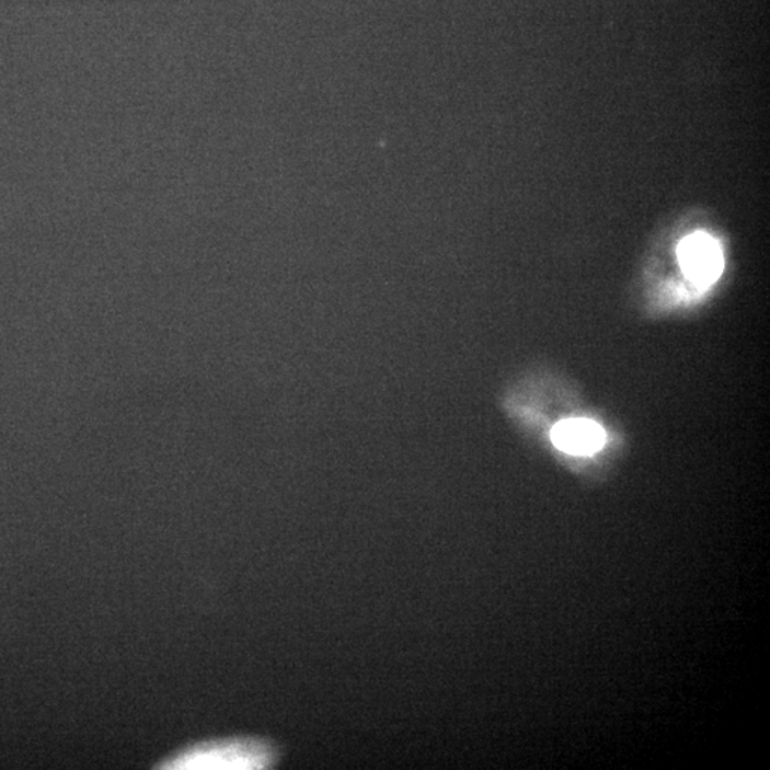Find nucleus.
<instances>
[{
    "instance_id": "nucleus-1",
    "label": "nucleus",
    "mask_w": 770,
    "mask_h": 770,
    "mask_svg": "<svg viewBox=\"0 0 770 770\" xmlns=\"http://www.w3.org/2000/svg\"><path fill=\"white\" fill-rule=\"evenodd\" d=\"M267 746L256 742H223L198 746L191 752L176 756L163 768L168 769H262L271 763Z\"/></svg>"
},
{
    "instance_id": "nucleus-3",
    "label": "nucleus",
    "mask_w": 770,
    "mask_h": 770,
    "mask_svg": "<svg viewBox=\"0 0 770 770\" xmlns=\"http://www.w3.org/2000/svg\"><path fill=\"white\" fill-rule=\"evenodd\" d=\"M552 443L561 451L574 456H590L601 450L605 444L604 428L587 418L564 420L552 428Z\"/></svg>"
},
{
    "instance_id": "nucleus-2",
    "label": "nucleus",
    "mask_w": 770,
    "mask_h": 770,
    "mask_svg": "<svg viewBox=\"0 0 770 770\" xmlns=\"http://www.w3.org/2000/svg\"><path fill=\"white\" fill-rule=\"evenodd\" d=\"M678 258L685 276L701 287H708L724 271L720 244L706 233H693L678 245Z\"/></svg>"
}]
</instances>
